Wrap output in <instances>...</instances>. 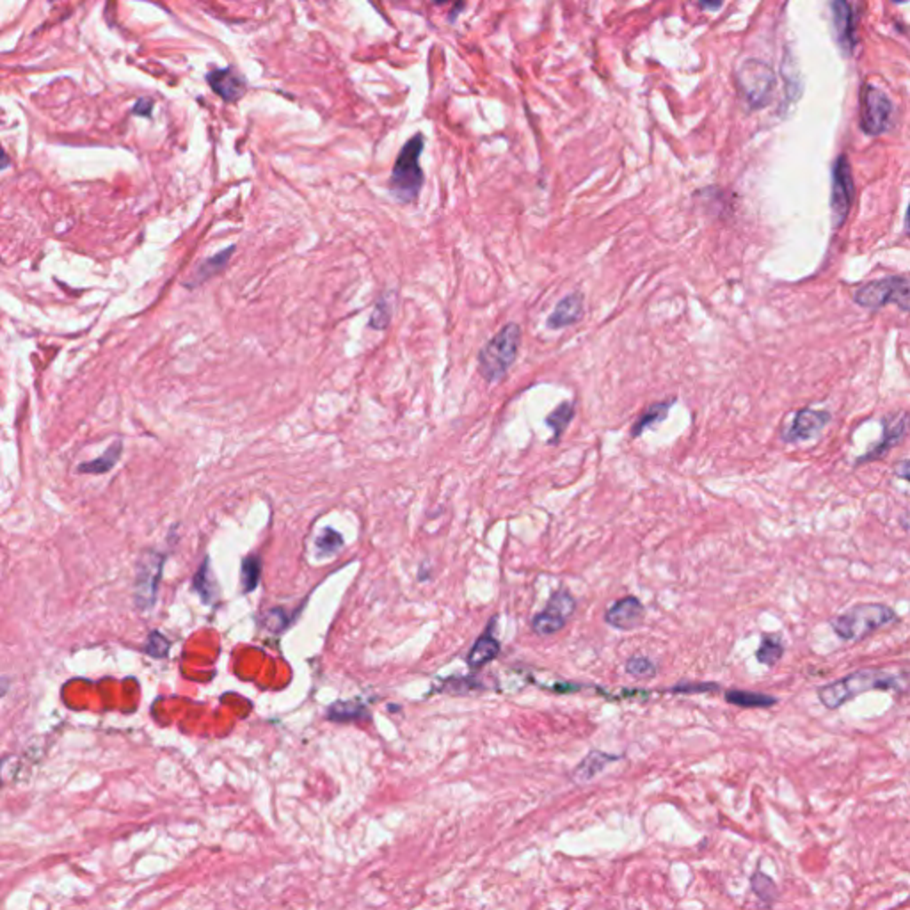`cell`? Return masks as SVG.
<instances>
[{
  "label": "cell",
  "mask_w": 910,
  "mask_h": 910,
  "mask_svg": "<svg viewBox=\"0 0 910 910\" xmlns=\"http://www.w3.org/2000/svg\"><path fill=\"white\" fill-rule=\"evenodd\" d=\"M871 690L910 693V667L860 669L837 681L818 686L816 695L827 709H837L848 700Z\"/></svg>",
  "instance_id": "cell-1"
},
{
  "label": "cell",
  "mask_w": 910,
  "mask_h": 910,
  "mask_svg": "<svg viewBox=\"0 0 910 910\" xmlns=\"http://www.w3.org/2000/svg\"><path fill=\"white\" fill-rule=\"evenodd\" d=\"M896 610L883 603H859L830 619L834 633L846 642H857L871 633L898 622Z\"/></svg>",
  "instance_id": "cell-2"
},
{
  "label": "cell",
  "mask_w": 910,
  "mask_h": 910,
  "mask_svg": "<svg viewBox=\"0 0 910 910\" xmlns=\"http://www.w3.org/2000/svg\"><path fill=\"white\" fill-rule=\"evenodd\" d=\"M425 148L423 134L413 136L400 150L392 177H390V191L400 203H413L425 182L420 157Z\"/></svg>",
  "instance_id": "cell-3"
},
{
  "label": "cell",
  "mask_w": 910,
  "mask_h": 910,
  "mask_svg": "<svg viewBox=\"0 0 910 910\" xmlns=\"http://www.w3.org/2000/svg\"><path fill=\"white\" fill-rule=\"evenodd\" d=\"M521 326L510 322L505 324L480 351L479 372L487 383H498L505 377L509 368L518 358L521 345Z\"/></svg>",
  "instance_id": "cell-4"
},
{
  "label": "cell",
  "mask_w": 910,
  "mask_h": 910,
  "mask_svg": "<svg viewBox=\"0 0 910 910\" xmlns=\"http://www.w3.org/2000/svg\"><path fill=\"white\" fill-rule=\"evenodd\" d=\"M853 303L864 310L876 312L887 305H896L910 313V276H887L859 287Z\"/></svg>",
  "instance_id": "cell-5"
},
{
  "label": "cell",
  "mask_w": 910,
  "mask_h": 910,
  "mask_svg": "<svg viewBox=\"0 0 910 910\" xmlns=\"http://www.w3.org/2000/svg\"><path fill=\"white\" fill-rule=\"evenodd\" d=\"M775 83V72L772 67L759 59L743 61L736 74L738 91L752 111H759L770 104Z\"/></svg>",
  "instance_id": "cell-6"
},
{
  "label": "cell",
  "mask_w": 910,
  "mask_h": 910,
  "mask_svg": "<svg viewBox=\"0 0 910 910\" xmlns=\"http://www.w3.org/2000/svg\"><path fill=\"white\" fill-rule=\"evenodd\" d=\"M894 106L889 97L873 84L860 90V129L867 136H880L892 125Z\"/></svg>",
  "instance_id": "cell-7"
},
{
  "label": "cell",
  "mask_w": 910,
  "mask_h": 910,
  "mask_svg": "<svg viewBox=\"0 0 910 910\" xmlns=\"http://www.w3.org/2000/svg\"><path fill=\"white\" fill-rule=\"evenodd\" d=\"M855 196V186L851 177V168L846 159V155H839L834 168H832V189H830V212H832V225L835 230H839L853 203Z\"/></svg>",
  "instance_id": "cell-8"
},
{
  "label": "cell",
  "mask_w": 910,
  "mask_h": 910,
  "mask_svg": "<svg viewBox=\"0 0 910 910\" xmlns=\"http://www.w3.org/2000/svg\"><path fill=\"white\" fill-rule=\"evenodd\" d=\"M164 560L166 557L155 550H148L141 555L136 576V603L139 610L154 608L162 578Z\"/></svg>",
  "instance_id": "cell-9"
},
{
  "label": "cell",
  "mask_w": 910,
  "mask_h": 910,
  "mask_svg": "<svg viewBox=\"0 0 910 910\" xmlns=\"http://www.w3.org/2000/svg\"><path fill=\"white\" fill-rule=\"evenodd\" d=\"M908 431H910V415L906 411L899 409V411L883 415L882 416V432H883L882 439L874 447H871L869 452L860 455L857 459L855 466H862V464H867V463L885 457L892 447L899 445L905 439Z\"/></svg>",
  "instance_id": "cell-10"
},
{
  "label": "cell",
  "mask_w": 910,
  "mask_h": 910,
  "mask_svg": "<svg viewBox=\"0 0 910 910\" xmlns=\"http://www.w3.org/2000/svg\"><path fill=\"white\" fill-rule=\"evenodd\" d=\"M830 420H832V415L825 409H811V408L798 409L795 413L791 423L780 434V438L784 443H789V445L809 441V439L816 438L830 423Z\"/></svg>",
  "instance_id": "cell-11"
},
{
  "label": "cell",
  "mask_w": 910,
  "mask_h": 910,
  "mask_svg": "<svg viewBox=\"0 0 910 910\" xmlns=\"http://www.w3.org/2000/svg\"><path fill=\"white\" fill-rule=\"evenodd\" d=\"M830 10L837 45L844 56H851L857 47V12L844 0H835L830 4Z\"/></svg>",
  "instance_id": "cell-12"
},
{
  "label": "cell",
  "mask_w": 910,
  "mask_h": 910,
  "mask_svg": "<svg viewBox=\"0 0 910 910\" xmlns=\"http://www.w3.org/2000/svg\"><path fill=\"white\" fill-rule=\"evenodd\" d=\"M644 615L645 608L640 603V599L635 596H628L615 601L613 606L608 608V612L605 613V621L606 624L617 629H633L642 624Z\"/></svg>",
  "instance_id": "cell-13"
},
{
  "label": "cell",
  "mask_w": 910,
  "mask_h": 910,
  "mask_svg": "<svg viewBox=\"0 0 910 910\" xmlns=\"http://www.w3.org/2000/svg\"><path fill=\"white\" fill-rule=\"evenodd\" d=\"M207 81L214 93H218L226 102H235L246 95L248 84L242 75H239L233 68L212 70L207 75Z\"/></svg>",
  "instance_id": "cell-14"
},
{
  "label": "cell",
  "mask_w": 910,
  "mask_h": 910,
  "mask_svg": "<svg viewBox=\"0 0 910 910\" xmlns=\"http://www.w3.org/2000/svg\"><path fill=\"white\" fill-rule=\"evenodd\" d=\"M583 317V296L580 292H571L564 299H560L548 317L550 329H562L580 322Z\"/></svg>",
  "instance_id": "cell-15"
},
{
  "label": "cell",
  "mask_w": 910,
  "mask_h": 910,
  "mask_svg": "<svg viewBox=\"0 0 910 910\" xmlns=\"http://www.w3.org/2000/svg\"><path fill=\"white\" fill-rule=\"evenodd\" d=\"M500 654V642L486 631L471 647L468 654V665L471 670H479L486 667L489 661H493Z\"/></svg>",
  "instance_id": "cell-16"
},
{
  "label": "cell",
  "mask_w": 910,
  "mask_h": 910,
  "mask_svg": "<svg viewBox=\"0 0 910 910\" xmlns=\"http://www.w3.org/2000/svg\"><path fill=\"white\" fill-rule=\"evenodd\" d=\"M617 759H619L617 756H610V754H605V752H599V750H592L574 768L573 779L578 780V782H587V780L594 779L599 772H603L610 763H613Z\"/></svg>",
  "instance_id": "cell-17"
},
{
  "label": "cell",
  "mask_w": 910,
  "mask_h": 910,
  "mask_svg": "<svg viewBox=\"0 0 910 910\" xmlns=\"http://www.w3.org/2000/svg\"><path fill=\"white\" fill-rule=\"evenodd\" d=\"M725 700L729 704H734L740 708H772L779 702V699L773 695L761 693V692H750V690H738V688L727 690Z\"/></svg>",
  "instance_id": "cell-18"
},
{
  "label": "cell",
  "mask_w": 910,
  "mask_h": 910,
  "mask_svg": "<svg viewBox=\"0 0 910 910\" xmlns=\"http://www.w3.org/2000/svg\"><path fill=\"white\" fill-rule=\"evenodd\" d=\"M784 653H786V645H784L782 637L779 633H764L761 637V644L756 651V658L759 663L773 667L784 656Z\"/></svg>",
  "instance_id": "cell-19"
},
{
  "label": "cell",
  "mask_w": 910,
  "mask_h": 910,
  "mask_svg": "<svg viewBox=\"0 0 910 910\" xmlns=\"http://www.w3.org/2000/svg\"><path fill=\"white\" fill-rule=\"evenodd\" d=\"M122 452H123V443H122V441H116V443H113V445L104 452V455H102V457H97V459H93V461H90V463L81 464V466H79V471H81V473H88V475H104V473L111 471V470L116 466V463H118V461H120V457H122Z\"/></svg>",
  "instance_id": "cell-20"
},
{
  "label": "cell",
  "mask_w": 910,
  "mask_h": 910,
  "mask_svg": "<svg viewBox=\"0 0 910 910\" xmlns=\"http://www.w3.org/2000/svg\"><path fill=\"white\" fill-rule=\"evenodd\" d=\"M672 404H674V399H670V400H667V402H656V404L649 406V408L640 415V418L637 420V423L633 425V429H631V436H633V438H637V436H640L645 429H651V427H654L656 423L663 422V420L667 418V415H669V411H670Z\"/></svg>",
  "instance_id": "cell-21"
},
{
  "label": "cell",
  "mask_w": 910,
  "mask_h": 910,
  "mask_svg": "<svg viewBox=\"0 0 910 910\" xmlns=\"http://www.w3.org/2000/svg\"><path fill=\"white\" fill-rule=\"evenodd\" d=\"M370 713L365 704L361 702H336L328 709V718L333 722H354V720H365Z\"/></svg>",
  "instance_id": "cell-22"
},
{
  "label": "cell",
  "mask_w": 910,
  "mask_h": 910,
  "mask_svg": "<svg viewBox=\"0 0 910 910\" xmlns=\"http://www.w3.org/2000/svg\"><path fill=\"white\" fill-rule=\"evenodd\" d=\"M750 887L754 890V894L766 905V906H772L773 901L779 898V889L775 885V882L764 874L763 871H754L752 876H750Z\"/></svg>",
  "instance_id": "cell-23"
},
{
  "label": "cell",
  "mask_w": 910,
  "mask_h": 910,
  "mask_svg": "<svg viewBox=\"0 0 910 910\" xmlns=\"http://www.w3.org/2000/svg\"><path fill=\"white\" fill-rule=\"evenodd\" d=\"M574 610H576V599L567 590H562V589L551 594L548 606H546L548 613L560 617L564 621H567L574 613Z\"/></svg>",
  "instance_id": "cell-24"
},
{
  "label": "cell",
  "mask_w": 910,
  "mask_h": 910,
  "mask_svg": "<svg viewBox=\"0 0 910 910\" xmlns=\"http://www.w3.org/2000/svg\"><path fill=\"white\" fill-rule=\"evenodd\" d=\"M573 416H574V406L571 402H562L555 411L550 413V416L546 418V423H548V427L553 429V434H555L551 443H555L566 432Z\"/></svg>",
  "instance_id": "cell-25"
},
{
  "label": "cell",
  "mask_w": 910,
  "mask_h": 910,
  "mask_svg": "<svg viewBox=\"0 0 910 910\" xmlns=\"http://www.w3.org/2000/svg\"><path fill=\"white\" fill-rule=\"evenodd\" d=\"M233 251H235V248L232 246L230 249H226V251L219 253L218 257L205 260V262L200 265V269H198V273H196V280L193 281V285H191V287H196V285L203 283L205 280L212 278L214 274H218L219 271H223V269H225V265H226V264H228V260H230V255H232Z\"/></svg>",
  "instance_id": "cell-26"
},
{
  "label": "cell",
  "mask_w": 910,
  "mask_h": 910,
  "mask_svg": "<svg viewBox=\"0 0 910 910\" xmlns=\"http://www.w3.org/2000/svg\"><path fill=\"white\" fill-rule=\"evenodd\" d=\"M567 624V621L560 619V617H555L551 613H548L546 610L541 612L539 615H535L532 619V629L539 635V637H550V635H555L558 633L560 629H564V626Z\"/></svg>",
  "instance_id": "cell-27"
},
{
  "label": "cell",
  "mask_w": 910,
  "mask_h": 910,
  "mask_svg": "<svg viewBox=\"0 0 910 910\" xmlns=\"http://www.w3.org/2000/svg\"><path fill=\"white\" fill-rule=\"evenodd\" d=\"M260 574H262V562H260V558L258 557H248L242 562V567H241L244 592H253L257 589V585L260 583Z\"/></svg>",
  "instance_id": "cell-28"
},
{
  "label": "cell",
  "mask_w": 910,
  "mask_h": 910,
  "mask_svg": "<svg viewBox=\"0 0 910 910\" xmlns=\"http://www.w3.org/2000/svg\"><path fill=\"white\" fill-rule=\"evenodd\" d=\"M626 672L637 679H651L656 676L658 667L645 656H633L626 661Z\"/></svg>",
  "instance_id": "cell-29"
},
{
  "label": "cell",
  "mask_w": 910,
  "mask_h": 910,
  "mask_svg": "<svg viewBox=\"0 0 910 910\" xmlns=\"http://www.w3.org/2000/svg\"><path fill=\"white\" fill-rule=\"evenodd\" d=\"M342 546H344V537H342L335 528H326V530L317 537V550H319V553H320L322 557L336 553Z\"/></svg>",
  "instance_id": "cell-30"
},
{
  "label": "cell",
  "mask_w": 910,
  "mask_h": 910,
  "mask_svg": "<svg viewBox=\"0 0 910 910\" xmlns=\"http://www.w3.org/2000/svg\"><path fill=\"white\" fill-rule=\"evenodd\" d=\"M482 683L477 681L475 677H452L445 683V692L448 693H455V695H463V693H471V692H477V690H482Z\"/></svg>",
  "instance_id": "cell-31"
},
{
  "label": "cell",
  "mask_w": 910,
  "mask_h": 910,
  "mask_svg": "<svg viewBox=\"0 0 910 910\" xmlns=\"http://www.w3.org/2000/svg\"><path fill=\"white\" fill-rule=\"evenodd\" d=\"M209 571H210L209 558H205V562L202 564V567L198 569L196 578H194V587H196V590L200 592V596H202V599H203L205 603H210V599H212V596H214V590H212V587H214V585H212V582H210V578H209V576H210V574H209Z\"/></svg>",
  "instance_id": "cell-32"
},
{
  "label": "cell",
  "mask_w": 910,
  "mask_h": 910,
  "mask_svg": "<svg viewBox=\"0 0 910 910\" xmlns=\"http://www.w3.org/2000/svg\"><path fill=\"white\" fill-rule=\"evenodd\" d=\"M170 647H171L170 640L161 631H152L143 649L146 654H150L154 658H164V656H168Z\"/></svg>",
  "instance_id": "cell-33"
},
{
  "label": "cell",
  "mask_w": 910,
  "mask_h": 910,
  "mask_svg": "<svg viewBox=\"0 0 910 910\" xmlns=\"http://www.w3.org/2000/svg\"><path fill=\"white\" fill-rule=\"evenodd\" d=\"M390 319H392V306L388 303V299H381L374 310V315L370 319V326L374 329H386V326L390 324Z\"/></svg>",
  "instance_id": "cell-34"
},
{
  "label": "cell",
  "mask_w": 910,
  "mask_h": 910,
  "mask_svg": "<svg viewBox=\"0 0 910 910\" xmlns=\"http://www.w3.org/2000/svg\"><path fill=\"white\" fill-rule=\"evenodd\" d=\"M716 690H718V684H715V683H697V684L684 683V684L672 688V692H677V693H702V692H716Z\"/></svg>",
  "instance_id": "cell-35"
},
{
  "label": "cell",
  "mask_w": 910,
  "mask_h": 910,
  "mask_svg": "<svg viewBox=\"0 0 910 910\" xmlns=\"http://www.w3.org/2000/svg\"><path fill=\"white\" fill-rule=\"evenodd\" d=\"M892 473L896 479L910 482V459H901L892 466Z\"/></svg>",
  "instance_id": "cell-36"
},
{
  "label": "cell",
  "mask_w": 910,
  "mask_h": 910,
  "mask_svg": "<svg viewBox=\"0 0 910 910\" xmlns=\"http://www.w3.org/2000/svg\"><path fill=\"white\" fill-rule=\"evenodd\" d=\"M152 111H154V102H152V100H148V99H141V100H138V104L134 106V115H136V116L150 118V116H152Z\"/></svg>",
  "instance_id": "cell-37"
},
{
  "label": "cell",
  "mask_w": 910,
  "mask_h": 910,
  "mask_svg": "<svg viewBox=\"0 0 910 910\" xmlns=\"http://www.w3.org/2000/svg\"><path fill=\"white\" fill-rule=\"evenodd\" d=\"M699 8H700V10H713V12H716V10H720V8H722V3H715V4L700 3V4H699Z\"/></svg>",
  "instance_id": "cell-38"
},
{
  "label": "cell",
  "mask_w": 910,
  "mask_h": 910,
  "mask_svg": "<svg viewBox=\"0 0 910 910\" xmlns=\"http://www.w3.org/2000/svg\"><path fill=\"white\" fill-rule=\"evenodd\" d=\"M905 233L910 237V205L906 209V214H905Z\"/></svg>",
  "instance_id": "cell-39"
}]
</instances>
